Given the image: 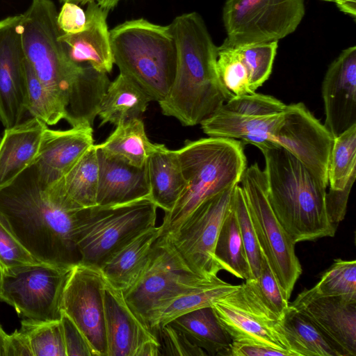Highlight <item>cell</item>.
I'll return each mask as SVG.
<instances>
[{
	"label": "cell",
	"instance_id": "cell-27",
	"mask_svg": "<svg viewBox=\"0 0 356 356\" xmlns=\"http://www.w3.org/2000/svg\"><path fill=\"white\" fill-rule=\"evenodd\" d=\"M146 168L149 199L165 212L170 211L186 186L177 151L156 143Z\"/></svg>",
	"mask_w": 356,
	"mask_h": 356
},
{
	"label": "cell",
	"instance_id": "cell-12",
	"mask_svg": "<svg viewBox=\"0 0 356 356\" xmlns=\"http://www.w3.org/2000/svg\"><path fill=\"white\" fill-rule=\"evenodd\" d=\"M235 186L204 202L174 232L162 236L184 264L200 277L211 279L222 270L214 250L220 227L232 207Z\"/></svg>",
	"mask_w": 356,
	"mask_h": 356
},
{
	"label": "cell",
	"instance_id": "cell-32",
	"mask_svg": "<svg viewBox=\"0 0 356 356\" xmlns=\"http://www.w3.org/2000/svg\"><path fill=\"white\" fill-rule=\"evenodd\" d=\"M237 286L215 277L204 285L179 296L154 312L149 318L147 326L156 335L160 327L185 313L211 306Z\"/></svg>",
	"mask_w": 356,
	"mask_h": 356
},
{
	"label": "cell",
	"instance_id": "cell-30",
	"mask_svg": "<svg viewBox=\"0 0 356 356\" xmlns=\"http://www.w3.org/2000/svg\"><path fill=\"white\" fill-rule=\"evenodd\" d=\"M180 330L207 355H221L232 342L220 324L211 306L197 309L169 322Z\"/></svg>",
	"mask_w": 356,
	"mask_h": 356
},
{
	"label": "cell",
	"instance_id": "cell-44",
	"mask_svg": "<svg viewBox=\"0 0 356 356\" xmlns=\"http://www.w3.org/2000/svg\"><path fill=\"white\" fill-rule=\"evenodd\" d=\"M39 263L0 222L1 270Z\"/></svg>",
	"mask_w": 356,
	"mask_h": 356
},
{
	"label": "cell",
	"instance_id": "cell-46",
	"mask_svg": "<svg viewBox=\"0 0 356 356\" xmlns=\"http://www.w3.org/2000/svg\"><path fill=\"white\" fill-rule=\"evenodd\" d=\"M356 174L353 175L345 188L342 190H334L330 188L325 194V207L329 220L332 225L337 229L339 224L343 220L347 209L348 200Z\"/></svg>",
	"mask_w": 356,
	"mask_h": 356
},
{
	"label": "cell",
	"instance_id": "cell-56",
	"mask_svg": "<svg viewBox=\"0 0 356 356\" xmlns=\"http://www.w3.org/2000/svg\"><path fill=\"white\" fill-rule=\"evenodd\" d=\"M1 137H0V140H1Z\"/></svg>",
	"mask_w": 356,
	"mask_h": 356
},
{
	"label": "cell",
	"instance_id": "cell-28",
	"mask_svg": "<svg viewBox=\"0 0 356 356\" xmlns=\"http://www.w3.org/2000/svg\"><path fill=\"white\" fill-rule=\"evenodd\" d=\"M152 101V97L138 83L120 72L110 82L100 102L97 115L101 119V125L110 123L117 126L140 118Z\"/></svg>",
	"mask_w": 356,
	"mask_h": 356
},
{
	"label": "cell",
	"instance_id": "cell-8",
	"mask_svg": "<svg viewBox=\"0 0 356 356\" xmlns=\"http://www.w3.org/2000/svg\"><path fill=\"white\" fill-rule=\"evenodd\" d=\"M260 249L285 296L289 300L302 273L295 243L276 217L268 197L266 172L255 163L240 182Z\"/></svg>",
	"mask_w": 356,
	"mask_h": 356
},
{
	"label": "cell",
	"instance_id": "cell-22",
	"mask_svg": "<svg viewBox=\"0 0 356 356\" xmlns=\"http://www.w3.org/2000/svg\"><path fill=\"white\" fill-rule=\"evenodd\" d=\"M108 13L95 1L90 2L86 11L85 29L73 34L61 33L60 35L72 61L79 65H90L106 74L111 72L114 64L110 31L106 22Z\"/></svg>",
	"mask_w": 356,
	"mask_h": 356
},
{
	"label": "cell",
	"instance_id": "cell-16",
	"mask_svg": "<svg viewBox=\"0 0 356 356\" xmlns=\"http://www.w3.org/2000/svg\"><path fill=\"white\" fill-rule=\"evenodd\" d=\"M104 297L107 356L162 355L157 337L130 309L122 291L106 280Z\"/></svg>",
	"mask_w": 356,
	"mask_h": 356
},
{
	"label": "cell",
	"instance_id": "cell-36",
	"mask_svg": "<svg viewBox=\"0 0 356 356\" xmlns=\"http://www.w3.org/2000/svg\"><path fill=\"white\" fill-rule=\"evenodd\" d=\"M20 330L29 337L33 356H67L60 320L27 318L21 322Z\"/></svg>",
	"mask_w": 356,
	"mask_h": 356
},
{
	"label": "cell",
	"instance_id": "cell-18",
	"mask_svg": "<svg viewBox=\"0 0 356 356\" xmlns=\"http://www.w3.org/2000/svg\"><path fill=\"white\" fill-rule=\"evenodd\" d=\"M289 305L303 313L342 353L356 356V301L305 289Z\"/></svg>",
	"mask_w": 356,
	"mask_h": 356
},
{
	"label": "cell",
	"instance_id": "cell-21",
	"mask_svg": "<svg viewBox=\"0 0 356 356\" xmlns=\"http://www.w3.org/2000/svg\"><path fill=\"white\" fill-rule=\"evenodd\" d=\"M97 156V205H118L149 197L150 188L146 165L141 168L135 166L104 153L98 147Z\"/></svg>",
	"mask_w": 356,
	"mask_h": 356
},
{
	"label": "cell",
	"instance_id": "cell-17",
	"mask_svg": "<svg viewBox=\"0 0 356 356\" xmlns=\"http://www.w3.org/2000/svg\"><path fill=\"white\" fill-rule=\"evenodd\" d=\"M21 19L22 14L0 20V121L5 128L19 124L26 112Z\"/></svg>",
	"mask_w": 356,
	"mask_h": 356
},
{
	"label": "cell",
	"instance_id": "cell-4",
	"mask_svg": "<svg viewBox=\"0 0 356 356\" xmlns=\"http://www.w3.org/2000/svg\"><path fill=\"white\" fill-rule=\"evenodd\" d=\"M261 152L269 202L294 243L334 236L337 229L326 211V186L285 149L273 146Z\"/></svg>",
	"mask_w": 356,
	"mask_h": 356
},
{
	"label": "cell",
	"instance_id": "cell-14",
	"mask_svg": "<svg viewBox=\"0 0 356 356\" xmlns=\"http://www.w3.org/2000/svg\"><path fill=\"white\" fill-rule=\"evenodd\" d=\"M334 137L302 103L286 105L283 118L271 135L272 143L299 160L325 186Z\"/></svg>",
	"mask_w": 356,
	"mask_h": 356
},
{
	"label": "cell",
	"instance_id": "cell-25",
	"mask_svg": "<svg viewBox=\"0 0 356 356\" xmlns=\"http://www.w3.org/2000/svg\"><path fill=\"white\" fill-rule=\"evenodd\" d=\"M283 113L266 115L249 116L236 114L222 107L200 124L209 137L241 139L252 144L261 152L274 145L271 135L281 122Z\"/></svg>",
	"mask_w": 356,
	"mask_h": 356
},
{
	"label": "cell",
	"instance_id": "cell-55",
	"mask_svg": "<svg viewBox=\"0 0 356 356\" xmlns=\"http://www.w3.org/2000/svg\"><path fill=\"white\" fill-rule=\"evenodd\" d=\"M1 267H0V275H1Z\"/></svg>",
	"mask_w": 356,
	"mask_h": 356
},
{
	"label": "cell",
	"instance_id": "cell-49",
	"mask_svg": "<svg viewBox=\"0 0 356 356\" xmlns=\"http://www.w3.org/2000/svg\"><path fill=\"white\" fill-rule=\"evenodd\" d=\"M5 356H33L29 339L25 333L15 330L12 334H7Z\"/></svg>",
	"mask_w": 356,
	"mask_h": 356
},
{
	"label": "cell",
	"instance_id": "cell-54",
	"mask_svg": "<svg viewBox=\"0 0 356 356\" xmlns=\"http://www.w3.org/2000/svg\"><path fill=\"white\" fill-rule=\"evenodd\" d=\"M60 2L62 3H65V2H72V3H74V1L75 0H59Z\"/></svg>",
	"mask_w": 356,
	"mask_h": 356
},
{
	"label": "cell",
	"instance_id": "cell-19",
	"mask_svg": "<svg viewBox=\"0 0 356 356\" xmlns=\"http://www.w3.org/2000/svg\"><path fill=\"white\" fill-rule=\"evenodd\" d=\"M325 127L336 137L356 124V47L343 49L331 63L321 87Z\"/></svg>",
	"mask_w": 356,
	"mask_h": 356
},
{
	"label": "cell",
	"instance_id": "cell-38",
	"mask_svg": "<svg viewBox=\"0 0 356 356\" xmlns=\"http://www.w3.org/2000/svg\"><path fill=\"white\" fill-rule=\"evenodd\" d=\"M216 68L222 84L234 96L253 93L247 68L234 47L224 42L218 47Z\"/></svg>",
	"mask_w": 356,
	"mask_h": 356
},
{
	"label": "cell",
	"instance_id": "cell-34",
	"mask_svg": "<svg viewBox=\"0 0 356 356\" xmlns=\"http://www.w3.org/2000/svg\"><path fill=\"white\" fill-rule=\"evenodd\" d=\"M26 109L32 117L38 118L47 125L56 124L67 119V108L59 98L38 77L25 60Z\"/></svg>",
	"mask_w": 356,
	"mask_h": 356
},
{
	"label": "cell",
	"instance_id": "cell-52",
	"mask_svg": "<svg viewBox=\"0 0 356 356\" xmlns=\"http://www.w3.org/2000/svg\"><path fill=\"white\" fill-rule=\"evenodd\" d=\"M7 334L0 325V356H5Z\"/></svg>",
	"mask_w": 356,
	"mask_h": 356
},
{
	"label": "cell",
	"instance_id": "cell-13",
	"mask_svg": "<svg viewBox=\"0 0 356 356\" xmlns=\"http://www.w3.org/2000/svg\"><path fill=\"white\" fill-rule=\"evenodd\" d=\"M211 307L232 341L288 350L277 330L280 318L262 299L255 279L238 284Z\"/></svg>",
	"mask_w": 356,
	"mask_h": 356
},
{
	"label": "cell",
	"instance_id": "cell-51",
	"mask_svg": "<svg viewBox=\"0 0 356 356\" xmlns=\"http://www.w3.org/2000/svg\"><path fill=\"white\" fill-rule=\"evenodd\" d=\"M121 0H97V5L104 10L108 13L118 5Z\"/></svg>",
	"mask_w": 356,
	"mask_h": 356
},
{
	"label": "cell",
	"instance_id": "cell-9",
	"mask_svg": "<svg viewBox=\"0 0 356 356\" xmlns=\"http://www.w3.org/2000/svg\"><path fill=\"white\" fill-rule=\"evenodd\" d=\"M212 279L191 271L159 236L145 270L132 286L122 292L130 309L147 326L154 312Z\"/></svg>",
	"mask_w": 356,
	"mask_h": 356
},
{
	"label": "cell",
	"instance_id": "cell-2",
	"mask_svg": "<svg viewBox=\"0 0 356 356\" xmlns=\"http://www.w3.org/2000/svg\"><path fill=\"white\" fill-rule=\"evenodd\" d=\"M76 211L49 196L34 163L0 189L1 224L42 263L63 268L81 264Z\"/></svg>",
	"mask_w": 356,
	"mask_h": 356
},
{
	"label": "cell",
	"instance_id": "cell-26",
	"mask_svg": "<svg viewBox=\"0 0 356 356\" xmlns=\"http://www.w3.org/2000/svg\"><path fill=\"white\" fill-rule=\"evenodd\" d=\"M160 234L159 226L147 229L115 252L99 268L105 280L122 291L132 286L145 270Z\"/></svg>",
	"mask_w": 356,
	"mask_h": 356
},
{
	"label": "cell",
	"instance_id": "cell-1",
	"mask_svg": "<svg viewBox=\"0 0 356 356\" xmlns=\"http://www.w3.org/2000/svg\"><path fill=\"white\" fill-rule=\"evenodd\" d=\"M56 6L31 0L22 14L21 40L25 58L40 80L63 103L72 126L92 125L110 81L106 73L71 60L60 40Z\"/></svg>",
	"mask_w": 356,
	"mask_h": 356
},
{
	"label": "cell",
	"instance_id": "cell-37",
	"mask_svg": "<svg viewBox=\"0 0 356 356\" xmlns=\"http://www.w3.org/2000/svg\"><path fill=\"white\" fill-rule=\"evenodd\" d=\"M313 287L322 296L356 301V261L335 259Z\"/></svg>",
	"mask_w": 356,
	"mask_h": 356
},
{
	"label": "cell",
	"instance_id": "cell-53",
	"mask_svg": "<svg viewBox=\"0 0 356 356\" xmlns=\"http://www.w3.org/2000/svg\"><path fill=\"white\" fill-rule=\"evenodd\" d=\"M95 1L96 0H75L74 3L76 4L81 3L82 5H84V4L88 3L92 1Z\"/></svg>",
	"mask_w": 356,
	"mask_h": 356
},
{
	"label": "cell",
	"instance_id": "cell-39",
	"mask_svg": "<svg viewBox=\"0 0 356 356\" xmlns=\"http://www.w3.org/2000/svg\"><path fill=\"white\" fill-rule=\"evenodd\" d=\"M234 47L247 68L250 88L254 92L271 74L278 41L248 44Z\"/></svg>",
	"mask_w": 356,
	"mask_h": 356
},
{
	"label": "cell",
	"instance_id": "cell-47",
	"mask_svg": "<svg viewBox=\"0 0 356 356\" xmlns=\"http://www.w3.org/2000/svg\"><path fill=\"white\" fill-rule=\"evenodd\" d=\"M57 24L63 33H79L83 31L86 26V12L75 3H63L57 15Z\"/></svg>",
	"mask_w": 356,
	"mask_h": 356
},
{
	"label": "cell",
	"instance_id": "cell-33",
	"mask_svg": "<svg viewBox=\"0 0 356 356\" xmlns=\"http://www.w3.org/2000/svg\"><path fill=\"white\" fill-rule=\"evenodd\" d=\"M214 256L222 270L245 281L254 279L232 204L220 227Z\"/></svg>",
	"mask_w": 356,
	"mask_h": 356
},
{
	"label": "cell",
	"instance_id": "cell-43",
	"mask_svg": "<svg viewBox=\"0 0 356 356\" xmlns=\"http://www.w3.org/2000/svg\"><path fill=\"white\" fill-rule=\"evenodd\" d=\"M162 355L205 356L207 354L193 343L178 328L167 323L156 331Z\"/></svg>",
	"mask_w": 356,
	"mask_h": 356
},
{
	"label": "cell",
	"instance_id": "cell-3",
	"mask_svg": "<svg viewBox=\"0 0 356 356\" xmlns=\"http://www.w3.org/2000/svg\"><path fill=\"white\" fill-rule=\"evenodd\" d=\"M170 27L177 53L175 76L159 102L162 113L186 127L200 124L234 97L222 84L216 68V47L202 16L176 17Z\"/></svg>",
	"mask_w": 356,
	"mask_h": 356
},
{
	"label": "cell",
	"instance_id": "cell-24",
	"mask_svg": "<svg viewBox=\"0 0 356 356\" xmlns=\"http://www.w3.org/2000/svg\"><path fill=\"white\" fill-rule=\"evenodd\" d=\"M98 183L97 147L93 145L59 180L44 184L53 200L66 209L78 210L97 204Z\"/></svg>",
	"mask_w": 356,
	"mask_h": 356
},
{
	"label": "cell",
	"instance_id": "cell-45",
	"mask_svg": "<svg viewBox=\"0 0 356 356\" xmlns=\"http://www.w3.org/2000/svg\"><path fill=\"white\" fill-rule=\"evenodd\" d=\"M63 327L67 356H92L94 352L87 339L74 321L63 312Z\"/></svg>",
	"mask_w": 356,
	"mask_h": 356
},
{
	"label": "cell",
	"instance_id": "cell-41",
	"mask_svg": "<svg viewBox=\"0 0 356 356\" xmlns=\"http://www.w3.org/2000/svg\"><path fill=\"white\" fill-rule=\"evenodd\" d=\"M286 105L274 97L255 92L234 96L222 108L226 111L249 116H266L283 113Z\"/></svg>",
	"mask_w": 356,
	"mask_h": 356
},
{
	"label": "cell",
	"instance_id": "cell-40",
	"mask_svg": "<svg viewBox=\"0 0 356 356\" xmlns=\"http://www.w3.org/2000/svg\"><path fill=\"white\" fill-rule=\"evenodd\" d=\"M232 204L252 273L254 278L257 279L259 275L263 255L243 191L238 184L235 186Z\"/></svg>",
	"mask_w": 356,
	"mask_h": 356
},
{
	"label": "cell",
	"instance_id": "cell-23",
	"mask_svg": "<svg viewBox=\"0 0 356 356\" xmlns=\"http://www.w3.org/2000/svg\"><path fill=\"white\" fill-rule=\"evenodd\" d=\"M47 127L32 117L5 129L0 140V189L33 162Z\"/></svg>",
	"mask_w": 356,
	"mask_h": 356
},
{
	"label": "cell",
	"instance_id": "cell-20",
	"mask_svg": "<svg viewBox=\"0 0 356 356\" xmlns=\"http://www.w3.org/2000/svg\"><path fill=\"white\" fill-rule=\"evenodd\" d=\"M92 125L82 124L66 130L47 127L33 163L49 186L63 177L94 145Z\"/></svg>",
	"mask_w": 356,
	"mask_h": 356
},
{
	"label": "cell",
	"instance_id": "cell-50",
	"mask_svg": "<svg viewBox=\"0 0 356 356\" xmlns=\"http://www.w3.org/2000/svg\"><path fill=\"white\" fill-rule=\"evenodd\" d=\"M335 3L337 8L354 19L356 17V0H322Z\"/></svg>",
	"mask_w": 356,
	"mask_h": 356
},
{
	"label": "cell",
	"instance_id": "cell-6",
	"mask_svg": "<svg viewBox=\"0 0 356 356\" xmlns=\"http://www.w3.org/2000/svg\"><path fill=\"white\" fill-rule=\"evenodd\" d=\"M113 63L158 102L175 79L177 53L170 27L143 18L125 21L110 31Z\"/></svg>",
	"mask_w": 356,
	"mask_h": 356
},
{
	"label": "cell",
	"instance_id": "cell-5",
	"mask_svg": "<svg viewBox=\"0 0 356 356\" xmlns=\"http://www.w3.org/2000/svg\"><path fill=\"white\" fill-rule=\"evenodd\" d=\"M177 151L186 186L173 208L165 212L161 236L174 232L204 202L238 184L246 169L243 145L235 139L187 140Z\"/></svg>",
	"mask_w": 356,
	"mask_h": 356
},
{
	"label": "cell",
	"instance_id": "cell-7",
	"mask_svg": "<svg viewBox=\"0 0 356 356\" xmlns=\"http://www.w3.org/2000/svg\"><path fill=\"white\" fill-rule=\"evenodd\" d=\"M157 206L146 197L113 206L95 205L76 211L81 264L100 268L119 249L156 226Z\"/></svg>",
	"mask_w": 356,
	"mask_h": 356
},
{
	"label": "cell",
	"instance_id": "cell-35",
	"mask_svg": "<svg viewBox=\"0 0 356 356\" xmlns=\"http://www.w3.org/2000/svg\"><path fill=\"white\" fill-rule=\"evenodd\" d=\"M356 174V124L334 138L327 163L330 188L342 190Z\"/></svg>",
	"mask_w": 356,
	"mask_h": 356
},
{
	"label": "cell",
	"instance_id": "cell-29",
	"mask_svg": "<svg viewBox=\"0 0 356 356\" xmlns=\"http://www.w3.org/2000/svg\"><path fill=\"white\" fill-rule=\"evenodd\" d=\"M277 330L293 356H343L308 317L289 305Z\"/></svg>",
	"mask_w": 356,
	"mask_h": 356
},
{
	"label": "cell",
	"instance_id": "cell-15",
	"mask_svg": "<svg viewBox=\"0 0 356 356\" xmlns=\"http://www.w3.org/2000/svg\"><path fill=\"white\" fill-rule=\"evenodd\" d=\"M105 281L99 268L79 264L72 268L63 298V312L83 332L95 356H107Z\"/></svg>",
	"mask_w": 356,
	"mask_h": 356
},
{
	"label": "cell",
	"instance_id": "cell-42",
	"mask_svg": "<svg viewBox=\"0 0 356 356\" xmlns=\"http://www.w3.org/2000/svg\"><path fill=\"white\" fill-rule=\"evenodd\" d=\"M259 275L255 279L258 291L267 306L280 318L289 307V300L278 284L262 253Z\"/></svg>",
	"mask_w": 356,
	"mask_h": 356
},
{
	"label": "cell",
	"instance_id": "cell-10",
	"mask_svg": "<svg viewBox=\"0 0 356 356\" xmlns=\"http://www.w3.org/2000/svg\"><path fill=\"white\" fill-rule=\"evenodd\" d=\"M73 268L39 263L1 270L0 300L27 318L60 320L63 294Z\"/></svg>",
	"mask_w": 356,
	"mask_h": 356
},
{
	"label": "cell",
	"instance_id": "cell-11",
	"mask_svg": "<svg viewBox=\"0 0 356 356\" xmlns=\"http://www.w3.org/2000/svg\"><path fill=\"white\" fill-rule=\"evenodd\" d=\"M305 14V0H225L224 42L238 47L278 41L296 30Z\"/></svg>",
	"mask_w": 356,
	"mask_h": 356
},
{
	"label": "cell",
	"instance_id": "cell-31",
	"mask_svg": "<svg viewBox=\"0 0 356 356\" xmlns=\"http://www.w3.org/2000/svg\"><path fill=\"white\" fill-rule=\"evenodd\" d=\"M156 143L148 138L141 118L116 126L114 131L97 147L104 153L137 167H144Z\"/></svg>",
	"mask_w": 356,
	"mask_h": 356
},
{
	"label": "cell",
	"instance_id": "cell-48",
	"mask_svg": "<svg viewBox=\"0 0 356 356\" xmlns=\"http://www.w3.org/2000/svg\"><path fill=\"white\" fill-rule=\"evenodd\" d=\"M221 355L229 356H293L288 350L258 343L232 341Z\"/></svg>",
	"mask_w": 356,
	"mask_h": 356
}]
</instances>
